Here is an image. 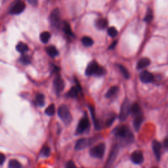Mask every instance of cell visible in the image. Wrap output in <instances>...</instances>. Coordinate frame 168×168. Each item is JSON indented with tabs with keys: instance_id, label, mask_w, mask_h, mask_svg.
I'll return each mask as SVG.
<instances>
[{
	"instance_id": "cell-1",
	"label": "cell",
	"mask_w": 168,
	"mask_h": 168,
	"mask_svg": "<svg viewBox=\"0 0 168 168\" xmlns=\"http://www.w3.org/2000/svg\"><path fill=\"white\" fill-rule=\"evenodd\" d=\"M113 133L116 137L121 138L127 144L131 143L134 140L133 134L131 133L130 130H129V128L127 125H122L116 127L114 129Z\"/></svg>"
},
{
	"instance_id": "cell-2",
	"label": "cell",
	"mask_w": 168,
	"mask_h": 168,
	"mask_svg": "<svg viewBox=\"0 0 168 168\" xmlns=\"http://www.w3.org/2000/svg\"><path fill=\"white\" fill-rule=\"evenodd\" d=\"M105 69L100 67L95 61L89 63L86 70V74L88 76H101L105 75Z\"/></svg>"
},
{
	"instance_id": "cell-3",
	"label": "cell",
	"mask_w": 168,
	"mask_h": 168,
	"mask_svg": "<svg viewBox=\"0 0 168 168\" xmlns=\"http://www.w3.org/2000/svg\"><path fill=\"white\" fill-rule=\"evenodd\" d=\"M58 115L61 120L66 125H69L72 122V116L69 108L66 105H61L58 109Z\"/></svg>"
},
{
	"instance_id": "cell-4",
	"label": "cell",
	"mask_w": 168,
	"mask_h": 168,
	"mask_svg": "<svg viewBox=\"0 0 168 168\" xmlns=\"http://www.w3.org/2000/svg\"><path fill=\"white\" fill-rule=\"evenodd\" d=\"M105 152V144L100 143L96 146H93L89 150L91 156L96 158H103Z\"/></svg>"
},
{
	"instance_id": "cell-5",
	"label": "cell",
	"mask_w": 168,
	"mask_h": 168,
	"mask_svg": "<svg viewBox=\"0 0 168 168\" xmlns=\"http://www.w3.org/2000/svg\"><path fill=\"white\" fill-rule=\"evenodd\" d=\"M131 113V105L130 102L128 99H125L123 101L122 105L121 106V109L120 112L119 118L121 121H124L126 120L127 116Z\"/></svg>"
},
{
	"instance_id": "cell-6",
	"label": "cell",
	"mask_w": 168,
	"mask_h": 168,
	"mask_svg": "<svg viewBox=\"0 0 168 168\" xmlns=\"http://www.w3.org/2000/svg\"><path fill=\"white\" fill-rule=\"evenodd\" d=\"M96 141V139L95 138H84V139H80L76 142L75 149L76 150H83L86 147H88Z\"/></svg>"
},
{
	"instance_id": "cell-7",
	"label": "cell",
	"mask_w": 168,
	"mask_h": 168,
	"mask_svg": "<svg viewBox=\"0 0 168 168\" xmlns=\"http://www.w3.org/2000/svg\"><path fill=\"white\" fill-rule=\"evenodd\" d=\"M89 126V121L88 118V116L85 115L83 118L81 119L79 124H78L77 130H76V132L78 134L82 133L84 132L85 131L87 130V129L88 128Z\"/></svg>"
},
{
	"instance_id": "cell-8",
	"label": "cell",
	"mask_w": 168,
	"mask_h": 168,
	"mask_svg": "<svg viewBox=\"0 0 168 168\" xmlns=\"http://www.w3.org/2000/svg\"><path fill=\"white\" fill-rule=\"evenodd\" d=\"M25 8H26V4H25L24 2L22 1H18L11 8L10 13L13 14H18L24 11Z\"/></svg>"
},
{
	"instance_id": "cell-9",
	"label": "cell",
	"mask_w": 168,
	"mask_h": 168,
	"mask_svg": "<svg viewBox=\"0 0 168 168\" xmlns=\"http://www.w3.org/2000/svg\"><path fill=\"white\" fill-rule=\"evenodd\" d=\"M131 161L135 164H141L144 161V156L142 152L140 150H136L131 154Z\"/></svg>"
},
{
	"instance_id": "cell-10",
	"label": "cell",
	"mask_w": 168,
	"mask_h": 168,
	"mask_svg": "<svg viewBox=\"0 0 168 168\" xmlns=\"http://www.w3.org/2000/svg\"><path fill=\"white\" fill-rule=\"evenodd\" d=\"M50 20L52 25L54 26H58L60 24L61 16L59 9L53 10L50 15Z\"/></svg>"
},
{
	"instance_id": "cell-11",
	"label": "cell",
	"mask_w": 168,
	"mask_h": 168,
	"mask_svg": "<svg viewBox=\"0 0 168 168\" xmlns=\"http://www.w3.org/2000/svg\"><path fill=\"white\" fill-rule=\"evenodd\" d=\"M118 152V146H115L113 149H112L111 153H110L109 158H108V159H107V162H106V168H110L112 166V165L113 164L114 161H115V159L116 158Z\"/></svg>"
},
{
	"instance_id": "cell-12",
	"label": "cell",
	"mask_w": 168,
	"mask_h": 168,
	"mask_svg": "<svg viewBox=\"0 0 168 168\" xmlns=\"http://www.w3.org/2000/svg\"><path fill=\"white\" fill-rule=\"evenodd\" d=\"M139 78L142 83L148 84V83L152 82L154 77H153V75L150 72L148 71H143L140 74Z\"/></svg>"
},
{
	"instance_id": "cell-13",
	"label": "cell",
	"mask_w": 168,
	"mask_h": 168,
	"mask_svg": "<svg viewBox=\"0 0 168 168\" xmlns=\"http://www.w3.org/2000/svg\"><path fill=\"white\" fill-rule=\"evenodd\" d=\"M161 144L160 142L154 140L152 142V150L154 152V154L155 155L157 160H159L161 158Z\"/></svg>"
},
{
	"instance_id": "cell-14",
	"label": "cell",
	"mask_w": 168,
	"mask_h": 168,
	"mask_svg": "<svg viewBox=\"0 0 168 168\" xmlns=\"http://www.w3.org/2000/svg\"><path fill=\"white\" fill-rule=\"evenodd\" d=\"M54 88L57 93H61L65 88V83L61 77H57L53 82Z\"/></svg>"
},
{
	"instance_id": "cell-15",
	"label": "cell",
	"mask_w": 168,
	"mask_h": 168,
	"mask_svg": "<svg viewBox=\"0 0 168 168\" xmlns=\"http://www.w3.org/2000/svg\"><path fill=\"white\" fill-rule=\"evenodd\" d=\"M144 118L143 116H142V114H139L137 115H136L135 118L133 119V127L137 131H138L141 128V126L142 125V123L143 122Z\"/></svg>"
},
{
	"instance_id": "cell-16",
	"label": "cell",
	"mask_w": 168,
	"mask_h": 168,
	"mask_svg": "<svg viewBox=\"0 0 168 168\" xmlns=\"http://www.w3.org/2000/svg\"><path fill=\"white\" fill-rule=\"evenodd\" d=\"M89 109L90 110L91 115L92 117V120L93 122V124H94L95 127L96 129H100V125L99 123V121H98L97 118H96V116H95V109L92 106H89Z\"/></svg>"
},
{
	"instance_id": "cell-17",
	"label": "cell",
	"mask_w": 168,
	"mask_h": 168,
	"mask_svg": "<svg viewBox=\"0 0 168 168\" xmlns=\"http://www.w3.org/2000/svg\"><path fill=\"white\" fill-rule=\"evenodd\" d=\"M150 64V59L148 58H142L139 61V62L137 63V69H142L144 68L148 67Z\"/></svg>"
},
{
	"instance_id": "cell-18",
	"label": "cell",
	"mask_w": 168,
	"mask_h": 168,
	"mask_svg": "<svg viewBox=\"0 0 168 168\" xmlns=\"http://www.w3.org/2000/svg\"><path fill=\"white\" fill-rule=\"evenodd\" d=\"M96 26L97 28L100 30L105 29V28L108 25V22L107 20L105 18H99L98 20H96Z\"/></svg>"
},
{
	"instance_id": "cell-19",
	"label": "cell",
	"mask_w": 168,
	"mask_h": 168,
	"mask_svg": "<svg viewBox=\"0 0 168 168\" xmlns=\"http://www.w3.org/2000/svg\"><path fill=\"white\" fill-rule=\"evenodd\" d=\"M47 54L49 55L50 57H57V55H59V51L57 49V48L54 46H49L47 48Z\"/></svg>"
},
{
	"instance_id": "cell-20",
	"label": "cell",
	"mask_w": 168,
	"mask_h": 168,
	"mask_svg": "<svg viewBox=\"0 0 168 168\" xmlns=\"http://www.w3.org/2000/svg\"><path fill=\"white\" fill-rule=\"evenodd\" d=\"M16 49L17 50V51L20 53H24L26 52L28 50V47L26 44L22 42H20V43L17 44V45L16 47Z\"/></svg>"
},
{
	"instance_id": "cell-21",
	"label": "cell",
	"mask_w": 168,
	"mask_h": 168,
	"mask_svg": "<svg viewBox=\"0 0 168 168\" xmlns=\"http://www.w3.org/2000/svg\"><path fill=\"white\" fill-rule=\"evenodd\" d=\"M119 91V88L118 86H112L111 88H110L109 90L107 91L106 94V97L111 98L115 95Z\"/></svg>"
},
{
	"instance_id": "cell-22",
	"label": "cell",
	"mask_w": 168,
	"mask_h": 168,
	"mask_svg": "<svg viewBox=\"0 0 168 168\" xmlns=\"http://www.w3.org/2000/svg\"><path fill=\"white\" fill-rule=\"evenodd\" d=\"M82 43L85 47H89L93 45V40L91 38L88 37V36H84L82 39Z\"/></svg>"
},
{
	"instance_id": "cell-23",
	"label": "cell",
	"mask_w": 168,
	"mask_h": 168,
	"mask_svg": "<svg viewBox=\"0 0 168 168\" xmlns=\"http://www.w3.org/2000/svg\"><path fill=\"white\" fill-rule=\"evenodd\" d=\"M50 38L51 34L48 32H44L42 33L41 35H40V40L44 43H47L49 40H50Z\"/></svg>"
},
{
	"instance_id": "cell-24",
	"label": "cell",
	"mask_w": 168,
	"mask_h": 168,
	"mask_svg": "<svg viewBox=\"0 0 168 168\" xmlns=\"http://www.w3.org/2000/svg\"><path fill=\"white\" fill-rule=\"evenodd\" d=\"M9 168H22L21 163L18 160L15 159H11L9 162Z\"/></svg>"
},
{
	"instance_id": "cell-25",
	"label": "cell",
	"mask_w": 168,
	"mask_h": 168,
	"mask_svg": "<svg viewBox=\"0 0 168 168\" xmlns=\"http://www.w3.org/2000/svg\"><path fill=\"white\" fill-rule=\"evenodd\" d=\"M118 67L120 69V71L121 73H122V76H124V78H125V79H129V73L128 70H127L126 68L122 65H118Z\"/></svg>"
},
{
	"instance_id": "cell-26",
	"label": "cell",
	"mask_w": 168,
	"mask_h": 168,
	"mask_svg": "<svg viewBox=\"0 0 168 168\" xmlns=\"http://www.w3.org/2000/svg\"><path fill=\"white\" fill-rule=\"evenodd\" d=\"M140 111H141V108L140 106L138 104L135 103L131 106V113H132L133 115H137V114H140Z\"/></svg>"
},
{
	"instance_id": "cell-27",
	"label": "cell",
	"mask_w": 168,
	"mask_h": 168,
	"mask_svg": "<svg viewBox=\"0 0 168 168\" xmlns=\"http://www.w3.org/2000/svg\"><path fill=\"white\" fill-rule=\"evenodd\" d=\"M36 102H37V104L40 106H42L44 105L45 103V97L43 94H41V93H39L36 95Z\"/></svg>"
},
{
	"instance_id": "cell-28",
	"label": "cell",
	"mask_w": 168,
	"mask_h": 168,
	"mask_svg": "<svg viewBox=\"0 0 168 168\" xmlns=\"http://www.w3.org/2000/svg\"><path fill=\"white\" fill-rule=\"evenodd\" d=\"M45 114L47 115L51 116H53L55 113V106L54 105H50L47 108L45 109Z\"/></svg>"
},
{
	"instance_id": "cell-29",
	"label": "cell",
	"mask_w": 168,
	"mask_h": 168,
	"mask_svg": "<svg viewBox=\"0 0 168 168\" xmlns=\"http://www.w3.org/2000/svg\"><path fill=\"white\" fill-rule=\"evenodd\" d=\"M108 34L110 37L112 38H115L117 36L118 34V32L117 30V29L114 27H110L108 29Z\"/></svg>"
},
{
	"instance_id": "cell-30",
	"label": "cell",
	"mask_w": 168,
	"mask_h": 168,
	"mask_svg": "<svg viewBox=\"0 0 168 168\" xmlns=\"http://www.w3.org/2000/svg\"><path fill=\"white\" fill-rule=\"evenodd\" d=\"M152 18H153V13L152 11V10L150 9H148L144 20V21H145V22H151V21H152Z\"/></svg>"
},
{
	"instance_id": "cell-31",
	"label": "cell",
	"mask_w": 168,
	"mask_h": 168,
	"mask_svg": "<svg viewBox=\"0 0 168 168\" xmlns=\"http://www.w3.org/2000/svg\"><path fill=\"white\" fill-rule=\"evenodd\" d=\"M78 89L76 87H72V88L70 89L69 95L70 97L75 98L78 96Z\"/></svg>"
},
{
	"instance_id": "cell-32",
	"label": "cell",
	"mask_w": 168,
	"mask_h": 168,
	"mask_svg": "<svg viewBox=\"0 0 168 168\" xmlns=\"http://www.w3.org/2000/svg\"><path fill=\"white\" fill-rule=\"evenodd\" d=\"M63 29L64 31L66 34L69 35H72V32L70 28V24L69 23L65 22H64V25H63Z\"/></svg>"
},
{
	"instance_id": "cell-33",
	"label": "cell",
	"mask_w": 168,
	"mask_h": 168,
	"mask_svg": "<svg viewBox=\"0 0 168 168\" xmlns=\"http://www.w3.org/2000/svg\"><path fill=\"white\" fill-rule=\"evenodd\" d=\"M50 148L48 146H44L42 149V154L43 155V156L47 157L49 156L50 154Z\"/></svg>"
},
{
	"instance_id": "cell-34",
	"label": "cell",
	"mask_w": 168,
	"mask_h": 168,
	"mask_svg": "<svg viewBox=\"0 0 168 168\" xmlns=\"http://www.w3.org/2000/svg\"><path fill=\"white\" fill-rule=\"evenodd\" d=\"M116 118V115H114V114L112 115L109 118H108V120H106V127L111 126L112 124H113V122H114V121H115Z\"/></svg>"
},
{
	"instance_id": "cell-35",
	"label": "cell",
	"mask_w": 168,
	"mask_h": 168,
	"mask_svg": "<svg viewBox=\"0 0 168 168\" xmlns=\"http://www.w3.org/2000/svg\"><path fill=\"white\" fill-rule=\"evenodd\" d=\"M30 57L27 56V55L22 56L20 58V62L22 64H24V65H28V64L30 63Z\"/></svg>"
},
{
	"instance_id": "cell-36",
	"label": "cell",
	"mask_w": 168,
	"mask_h": 168,
	"mask_svg": "<svg viewBox=\"0 0 168 168\" xmlns=\"http://www.w3.org/2000/svg\"><path fill=\"white\" fill-rule=\"evenodd\" d=\"M66 168H76L75 163H74L72 161H69V162L67 163L66 165Z\"/></svg>"
},
{
	"instance_id": "cell-37",
	"label": "cell",
	"mask_w": 168,
	"mask_h": 168,
	"mask_svg": "<svg viewBox=\"0 0 168 168\" xmlns=\"http://www.w3.org/2000/svg\"><path fill=\"white\" fill-rule=\"evenodd\" d=\"M5 159V155H4L3 154H2V153H0V165H1L2 163L4 162Z\"/></svg>"
},
{
	"instance_id": "cell-38",
	"label": "cell",
	"mask_w": 168,
	"mask_h": 168,
	"mask_svg": "<svg viewBox=\"0 0 168 168\" xmlns=\"http://www.w3.org/2000/svg\"><path fill=\"white\" fill-rule=\"evenodd\" d=\"M28 1L29 2L30 4H31L33 6H36L38 5V0H28Z\"/></svg>"
},
{
	"instance_id": "cell-39",
	"label": "cell",
	"mask_w": 168,
	"mask_h": 168,
	"mask_svg": "<svg viewBox=\"0 0 168 168\" xmlns=\"http://www.w3.org/2000/svg\"><path fill=\"white\" fill-rule=\"evenodd\" d=\"M163 146L166 148H168V138L165 139L164 140V141H163Z\"/></svg>"
},
{
	"instance_id": "cell-40",
	"label": "cell",
	"mask_w": 168,
	"mask_h": 168,
	"mask_svg": "<svg viewBox=\"0 0 168 168\" xmlns=\"http://www.w3.org/2000/svg\"><path fill=\"white\" fill-rule=\"evenodd\" d=\"M116 42H114V43H112V44L111 45H110V47H109V49H113V48L114 47V46H115V45H116Z\"/></svg>"
},
{
	"instance_id": "cell-41",
	"label": "cell",
	"mask_w": 168,
	"mask_h": 168,
	"mask_svg": "<svg viewBox=\"0 0 168 168\" xmlns=\"http://www.w3.org/2000/svg\"><path fill=\"white\" fill-rule=\"evenodd\" d=\"M152 168H158V167H152Z\"/></svg>"
}]
</instances>
